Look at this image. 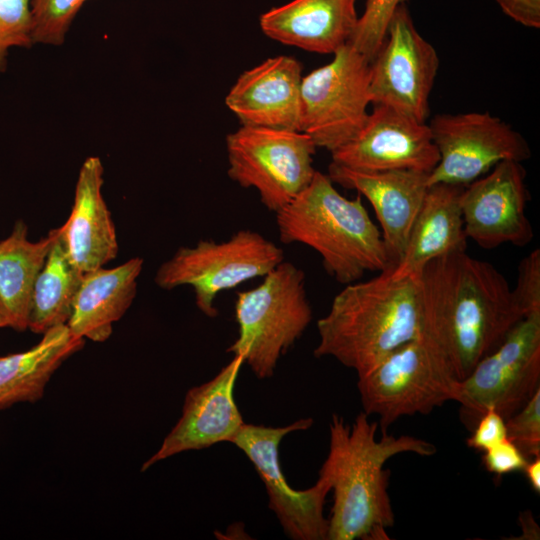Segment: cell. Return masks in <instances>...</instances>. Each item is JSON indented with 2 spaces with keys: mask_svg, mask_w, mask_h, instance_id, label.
I'll return each mask as SVG.
<instances>
[{
  "mask_svg": "<svg viewBox=\"0 0 540 540\" xmlns=\"http://www.w3.org/2000/svg\"><path fill=\"white\" fill-rule=\"evenodd\" d=\"M419 304V335L459 381L524 318L506 277L465 251L424 266Z\"/></svg>",
  "mask_w": 540,
  "mask_h": 540,
  "instance_id": "1",
  "label": "cell"
},
{
  "mask_svg": "<svg viewBox=\"0 0 540 540\" xmlns=\"http://www.w3.org/2000/svg\"><path fill=\"white\" fill-rule=\"evenodd\" d=\"M378 422L360 412L352 426L333 414L329 424V451L319 470L333 491L327 540H388L395 517L388 494L385 463L402 453L432 456L436 446L410 435L382 432Z\"/></svg>",
  "mask_w": 540,
  "mask_h": 540,
  "instance_id": "2",
  "label": "cell"
},
{
  "mask_svg": "<svg viewBox=\"0 0 540 540\" xmlns=\"http://www.w3.org/2000/svg\"><path fill=\"white\" fill-rule=\"evenodd\" d=\"M419 309V276L395 277L388 268L347 284L317 321L314 355L363 374L418 336Z\"/></svg>",
  "mask_w": 540,
  "mask_h": 540,
  "instance_id": "3",
  "label": "cell"
},
{
  "mask_svg": "<svg viewBox=\"0 0 540 540\" xmlns=\"http://www.w3.org/2000/svg\"><path fill=\"white\" fill-rule=\"evenodd\" d=\"M275 214L280 241L314 249L327 273L341 284L392 267L361 196L346 198L327 174L316 171L308 186Z\"/></svg>",
  "mask_w": 540,
  "mask_h": 540,
  "instance_id": "4",
  "label": "cell"
},
{
  "mask_svg": "<svg viewBox=\"0 0 540 540\" xmlns=\"http://www.w3.org/2000/svg\"><path fill=\"white\" fill-rule=\"evenodd\" d=\"M235 318L238 337L227 351L240 356L257 378L272 377L313 318L304 271L282 261L257 287L238 292Z\"/></svg>",
  "mask_w": 540,
  "mask_h": 540,
  "instance_id": "5",
  "label": "cell"
},
{
  "mask_svg": "<svg viewBox=\"0 0 540 540\" xmlns=\"http://www.w3.org/2000/svg\"><path fill=\"white\" fill-rule=\"evenodd\" d=\"M459 380L419 334L358 375L363 412L377 415L382 432L398 419L428 414L455 401Z\"/></svg>",
  "mask_w": 540,
  "mask_h": 540,
  "instance_id": "6",
  "label": "cell"
},
{
  "mask_svg": "<svg viewBox=\"0 0 540 540\" xmlns=\"http://www.w3.org/2000/svg\"><path fill=\"white\" fill-rule=\"evenodd\" d=\"M282 261L284 252L279 246L256 231L242 229L222 242L200 240L180 247L159 266L154 280L165 290L192 287L197 308L215 318L220 292L264 277Z\"/></svg>",
  "mask_w": 540,
  "mask_h": 540,
  "instance_id": "7",
  "label": "cell"
},
{
  "mask_svg": "<svg viewBox=\"0 0 540 540\" xmlns=\"http://www.w3.org/2000/svg\"><path fill=\"white\" fill-rule=\"evenodd\" d=\"M316 148L302 131L241 125L226 137L227 174L276 213L311 182Z\"/></svg>",
  "mask_w": 540,
  "mask_h": 540,
  "instance_id": "8",
  "label": "cell"
},
{
  "mask_svg": "<svg viewBox=\"0 0 540 540\" xmlns=\"http://www.w3.org/2000/svg\"><path fill=\"white\" fill-rule=\"evenodd\" d=\"M540 390V314L520 320L501 344L460 380L455 401L463 424L472 430L494 410L505 420Z\"/></svg>",
  "mask_w": 540,
  "mask_h": 540,
  "instance_id": "9",
  "label": "cell"
},
{
  "mask_svg": "<svg viewBox=\"0 0 540 540\" xmlns=\"http://www.w3.org/2000/svg\"><path fill=\"white\" fill-rule=\"evenodd\" d=\"M371 62L349 43L332 61L303 76L301 131L330 153L361 130L371 104Z\"/></svg>",
  "mask_w": 540,
  "mask_h": 540,
  "instance_id": "10",
  "label": "cell"
},
{
  "mask_svg": "<svg viewBox=\"0 0 540 540\" xmlns=\"http://www.w3.org/2000/svg\"><path fill=\"white\" fill-rule=\"evenodd\" d=\"M428 126L439 154L429 186H467L501 161L523 162L531 157L524 137L488 112L438 114Z\"/></svg>",
  "mask_w": 540,
  "mask_h": 540,
  "instance_id": "11",
  "label": "cell"
},
{
  "mask_svg": "<svg viewBox=\"0 0 540 540\" xmlns=\"http://www.w3.org/2000/svg\"><path fill=\"white\" fill-rule=\"evenodd\" d=\"M312 425V418H301L283 427L244 423L229 440L254 465L266 487L269 508L286 536L293 540H327L328 519L324 517L323 508L331 491L329 482L319 477L312 487L296 490L288 484L279 461L282 439Z\"/></svg>",
  "mask_w": 540,
  "mask_h": 540,
  "instance_id": "12",
  "label": "cell"
},
{
  "mask_svg": "<svg viewBox=\"0 0 540 540\" xmlns=\"http://www.w3.org/2000/svg\"><path fill=\"white\" fill-rule=\"evenodd\" d=\"M439 63L435 48L417 31L407 7L401 4L370 64L371 103L426 123Z\"/></svg>",
  "mask_w": 540,
  "mask_h": 540,
  "instance_id": "13",
  "label": "cell"
},
{
  "mask_svg": "<svg viewBox=\"0 0 540 540\" xmlns=\"http://www.w3.org/2000/svg\"><path fill=\"white\" fill-rule=\"evenodd\" d=\"M525 179L522 162L506 160L464 187L460 204L468 239L484 249L505 243L524 247L532 241Z\"/></svg>",
  "mask_w": 540,
  "mask_h": 540,
  "instance_id": "14",
  "label": "cell"
},
{
  "mask_svg": "<svg viewBox=\"0 0 540 540\" xmlns=\"http://www.w3.org/2000/svg\"><path fill=\"white\" fill-rule=\"evenodd\" d=\"M373 106L355 137L331 152L332 162L361 171L430 173L439 154L428 124L386 105Z\"/></svg>",
  "mask_w": 540,
  "mask_h": 540,
  "instance_id": "15",
  "label": "cell"
},
{
  "mask_svg": "<svg viewBox=\"0 0 540 540\" xmlns=\"http://www.w3.org/2000/svg\"><path fill=\"white\" fill-rule=\"evenodd\" d=\"M243 363L240 356L234 355L215 377L187 392L181 417L157 452L143 463L141 471L181 452L229 442L244 424L234 399V386Z\"/></svg>",
  "mask_w": 540,
  "mask_h": 540,
  "instance_id": "16",
  "label": "cell"
},
{
  "mask_svg": "<svg viewBox=\"0 0 540 540\" xmlns=\"http://www.w3.org/2000/svg\"><path fill=\"white\" fill-rule=\"evenodd\" d=\"M430 173L416 170L361 171L331 162L333 183L355 190L372 205L392 266L402 258L408 236L429 187Z\"/></svg>",
  "mask_w": 540,
  "mask_h": 540,
  "instance_id": "17",
  "label": "cell"
},
{
  "mask_svg": "<svg viewBox=\"0 0 540 540\" xmlns=\"http://www.w3.org/2000/svg\"><path fill=\"white\" fill-rule=\"evenodd\" d=\"M302 78L296 58H268L237 78L225 104L241 125L301 131Z\"/></svg>",
  "mask_w": 540,
  "mask_h": 540,
  "instance_id": "18",
  "label": "cell"
},
{
  "mask_svg": "<svg viewBox=\"0 0 540 540\" xmlns=\"http://www.w3.org/2000/svg\"><path fill=\"white\" fill-rule=\"evenodd\" d=\"M103 173L99 157L84 161L75 186L72 211L59 227L66 253L82 273L103 267L118 253L115 225L102 195Z\"/></svg>",
  "mask_w": 540,
  "mask_h": 540,
  "instance_id": "19",
  "label": "cell"
},
{
  "mask_svg": "<svg viewBox=\"0 0 540 540\" xmlns=\"http://www.w3.org/2000/svg\"><path fill=\"white\" fill-rule=\"evenodd\" d=\"M356 0H292L259 18L262 32L285 45L334 54L349 43L358 15Z\"/></svg>",
  "mask_w": 540,
  "mask_h": 540,
  "instance_id": "20",
  "label": "cell"
},
{
  "mask_svg": "<svg viewBox=\"0 0 540 540\" xmlns=\"http://www.w3.org/2000/svg\"><path fill=\"white\" fill-rule=\"evenodd\" d=\"M465 186L446 183L430 185L410 230L404 254L390 267L395 277L420 276L431 260L462 252L467 236L461 210Z\"/></svg>",
  "mask_w": 540,
  "mask_h": 540,
  "instance_id": "21",
  "label": "cell"
},
{
  "mask_svg": "<svg viewBox=\"0 0 540 540\" xmlns=\"http://www.w3.org/2000/svg\"><path fill=\"white\" fill-rule=\"evenodd\" d=\"M143 259L135 257L113 268H99L83 274L67 326L79 338L104 342L113 324L131 306Z\"/></svg>",
  "mask_w": 540,
  "mask_h": 540,
  "instance_id": "22",
  "label": "cell"
},
{
  "mask_svg": "<svg viewBox=\"0 0 540 540\" xmlns=\"http://www.w3.org/2000/svg\"><path fill=\"white\" fill-rule=\"evenodd\" d=\"M85 341L66 324L43 333L32 348L0 357V410L22 402H36L55 371L83 348Z\"/></svg>",
  "mask_w": 540,
  "mask_h": 540,
  "instance_id": "23",
  "label": "cell"
},
{
  "mask_svg": "<svg viewBox=\"0 0 540 540\" xmlns=\"http://www.w3.org/2000/svg\"><path fill=\"white\" fill-rule=\"evenodd\" d=\"M55 236L56 228L38 241H30L27 225L19 220L0 240V316L6 327L28 329L34 284Z\"/></svg>",
  "mask_w": 540,
  "mask_h": 540,
  "instance_id": "24",
  "label": "cell"
},
{
  "mask_svg": "<svg viewBox=\"0 0 540 540\" xmlns=\"http://www.w3.org/2000/svg\"><path fill=\"white\" fill-rule=\"evenodd\" d=\"M83 274L69 259L59 227L46 261L34 284L28 329L43 334L67 324Z\"/></svg>",
  "mask_w": 540,
  "mask_h": 540,
  "instance_id": "25",
  "label": "cell"
},
{
  "mask_svg": "<svg viewBox=\"0 0 540 540\" xmlns=\"http://www.w3.org/2000/svg\"><path fill=\"white\" fill-rule=\"evenodd\" d=\"M89 0H31L33 44L60 46L85 2Z\"/></svg>",
  "mask_w": 540,
  "mask_h": 540,
  "instance_id": "26",
  "label": "cell"
},
{
  "mask_svg": "<svg viewBox=\"0 0 540 540\" xmlns=\"http://www.w3.org/2000/svg\"><path fill=\"white\" fill-rule=\"evenodd\" d=\"M404 1L366 0L364 11L358 17L349 44L370 62L385 41L388 25L394 12L401 4H404Z\"/></svg>",
  "mask_w": 540,
  "mask_h": 540,
  "instance_id": "27",
  "label": "cell"
},
{
  "mask_svg": "<svg viewBox=\"0 0 540 540\" xmlns=\"http://www.w3.org/2000/svg\"><path fill=\"white\" fill-rule=\"evenodd\" d=\"M31 0H0V72L7 69L12 48H30Z\"/></svg>",
  "mask_w": 540,
  "mask_h": 540,
  "instance_id": "28",
  "label": "cell"
},
{
  "mask_svg": "<svg viewBox=\"0 0 540 540\" xmlns=\"http://www.w3.org/2000/svg\"><path fill=\"white\" fill-rule=\"evenodd\" d=\"M507 438L531 460L540 456V390L506 419Z\"/></svg>",
  "mask_w": 540,
  "mask_h": 540,
  "instance_id": "29",
  "label": "cell"
},
{
  "mask_svg": "<svg viewBox=\"0 0 540 540\" xmlns=\"http://www.w3.org/2000/svg\"><path fill=\"white\" fill-rule=\"evenodd\" d=\"M515 302L524 317L540 314V250L534 249L518 265Z\"/></svg>",
  "mask_w": 540,
  "mask_h": 540,
  "instance_id": "30",
  "label": "cell"
},
{
  "mask_svg": "<svg viewBox=\"0 0 540 540\" xmlns=\"http://www.w3.org/2000/svg\"><path fill=\"white\" fill-rule=\"evenodd\" d=\"M528 461L508 438L484 451L482 457L486 470L497 476L523 472Z\"/></svg>",
  "mask_w": 540,
  "mask_h": 540,
  "instance_id": "31",
  "label": "cell"
},
{
  "mask_svg": "<svg viewBox=\"0 0 540 540\" xmlns=\"http://www.w3.org/2000/svg\"><path fill=\"white\" fill-rule=\"evenodd\" d=\"M468 447L484 452L507 438L506 420L496 411H486L471 430Z\"/></svg>",
  "mask_w": 540,
  "mask_h": 540,
  "instance_id": "32",
  "label": "cell"
},
{
  "mask_svg": "<svg viewBox=\"0 0 540 540\" xmlns=\"http://www.w3.org/2000/svg\"><path fill=\"white\" fill-rule=\"evenodd\" d=\"M515 22L529 28L540 27V0H495Z\"/></svg>",
  "mask_w": 540,
  "mask_h": 540,
  "instance_id": "33",
  "label": "cell"
},
{
  "mask_svg": "<svg viewBox=\"0 0 540 540\" xmlns=\"http://www.w3.org/2000/svg\"><path fill=\"white\" fill-rule=\"evenodd\" d=\"M530 487L540 493V456L529 460L523 470Z\"/></svg>",
  "mask_w": 540,
  "mask_h": 540,
  "instance_id": "34",
  "label": "cell"
},
{
  "mask_svg": "<svg viewBox=\"0 0 540 540\" xmlns=\"http://www.w3.org/2000/svg\"><path fill=\"white\" fill-rule=\"evenodd\" d=\"M520 522L524 531L522 536H526L527 532L528 539H531L530 536H532V539H539V527H534L538 525L534 521L530 511H527L521 515Z\"/></svg>",
  "mask_w": 540,
  "mask_h": 540,
  "instance_id": "35",
  "label": "cell"
},
{
  "mask_svg": "<svg viewBox=\"0 0 540 540\" xmlns=\"http://www.w3.org/2000/svg\"><path fill=\"white\" fill-rule=\"evenodd\" d=\"M6 327L5 323L3 322L1 316H0V328Z\"/></svg>",
  "mask_w": 540,
  "mask_h": 540,
  "instance_id": "36",
  "label": "cell"
}]
</instances>
